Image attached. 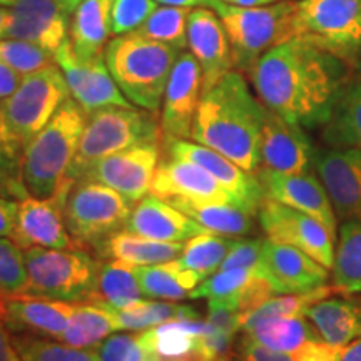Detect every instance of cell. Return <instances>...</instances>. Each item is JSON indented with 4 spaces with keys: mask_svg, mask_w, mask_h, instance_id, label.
Returning a JSON list of instances; mask_svg holds the SVG:
<instances>
[{
    "mask_svg": "<svg viewBox=\"0 0 361 361\" xmlns=\"http://www.w3.org/2000/svg\"><path fill=\"white\" fill-rule=\"evenodd\" d=\"M11 22H12L11 8H8V7H0V39L4 37V34H6L7 27L11 25Z\"/></svg>",
    "mask_w": 361,
    "mask_h": 361,
    "instance_id": "obj_57",
    "label": "cell"
},
{
    "mask_svg": "<svg viewBox=\"0 0 361 361\" xmlns=\"http://www.w3.org/2000/svg\"><path fill=\"white\" fill-rule=\"evenodd\" d=\"M206 319L216 331L224 333V335L236 336L241 331V311L229 305L207 301Z\"/></svg>",
    "mask_w": 361,
    "mask_h": 361,
    "instance_id": "obj_49",
    "label": "cell"
},
{
    "mask_svg": "<svg viewBox=\"0 0 361 361\" xmlns=\"http://www.w3.org/2000/svg\"><path fill=\"white\" fill-rule=\"evenodd\" d=\"M126 231L168 243H184L197 234L207 233L201 224L156 194L137 201L130 211Z\"/></svg>",
    "mask_w": 361,
    "mask_h": 361,
    "instance_id": "obj_25",
    "label": "cell"
},
{
    "mask_svg": "<svg viewBox=\"0 0 361 361\" xmlns=\"http://www.w3.org/2000/svg\"><path fill=\"white\" fill-rule=\"evenodd\" d=\"M263 106L301 128H323L351 82V64L305 40L269 49L247 72Z\"/></svg>",
    "mask_w": 361,
    "mask_h": 361,
    "instance_id": "obj_1",
    "label": "cell"
},
{
    "mask_svg": "<svg viewBox=\"0 0 361 361\" xmlns=\"http://www.w3.org/2000/svg\"><path fill=\"white\" fill-rule=\"evenodd\" d=\"M233 243V238L219 236V234L213 233H201L186 241L178 259L184 268L194 271L204 281L206 278L219 271Z\"/></svg>",
    "mask_w": 361,
    "mask_h": 361,
    "instance_id": "obj_40",
    "label": "cell"
},
{
    "mask_svg": "<svg viewBox=\"0 0 361 361\" xmlns=\"http://www.w3.org/2000/svg\"><path fill=\"white\" fill-rule=\"evenodd\" d=\"M219 2L229 4V6H236V7H259V6H269V4L278 2V0H219Z\"/></svg>",
    "mask_w": 361,
    "mask_h": 361,
    "instance_id": "obj_56",
    "label": "cell"
},
{
    "mask_svg": "<svg viewBox=\"0 0 361 361\" xmlns=\"http://www.w3.org/2000/svg\"><path fill=\"white\" fill-rule=\"evenodd\" d=\"M213 11L223 22L233 64L239 72H250L269 49L295 39L296 0H278L259 7H236L214 0Z\"/></svg>",
    "mask_w": 361,
    "mask_h": 361,
    "instance_id": "obj_6",
    "label": "cell"
},
{
    "mask_svg": "<svg viewBox=\"0 0 361 361\" xmlns=\"http://www.w3.org/2000/svg\"><path fill=\"white\" fill-rule=\"evenodd\" d=\"M333 288L340 295L361 293V219L343 221L333 263Z\"/></svg>",
    "mask_w": 361,
    "mask_h": 361,
    "instance_id": "obj_33",
    "label": "cell"
},
{
    "mask_svg": "<svg viewBox=\"0 0 361 361\" xmlns=\"http://www.w3.org/2000/svg\"><path fill=\"white\" fill-rule=\"evenodd\" d=\"M87 123V112L69 97L42 130L25 144L22 174L34 197H49L61 188Z\"/></svg>",
    "mask_w": 361,
    "mask_h": 361,
    "instance_id": "obj_4",
    "label": "cell"
},
{
    "mask_svg": "<svg viewBox=\"0 0 361 361\" xmlns=\"http://www.w3.org/2000/svg\"><path fill=\"white\" fill-rule=\"evenodd\" d=\"M295 39L353 66L361 56V0H296Z\"/></svg>",
    "mask_w": 361,
    "mask_h": 361,
    "instance_id": "obj_8",
    "label": "cell"
},
{
    "mask_svg": "<svg viewBox=\"0 0 361 361\" xmlns=\"http://www.w3.org/2000/svg\"><path fill=\"white\" fill-rule=\"evenodd\" d=\"M27 291L24 250L11 238L0 236V295Z\"/></svg>",
    "mask_w": 361,
    "mask_h": 361,
    "instance_id": "obj_45",
    "label": "cell"
},
{
    "mask_svg": "<svg viewBox=\"0 0 361 361\" xmlns=\"http://www.w3.org/2000/svg\"><path fill=\"white\" fill-rule=\"evenodd\" d=\"M54 61L64 72L72 99L87 112V116L102 107H133L112 79L104 56L80 61L72 51L71 39L67 37L54 54Z\"/></svg>",
    "mask_w": 361,
    "mask_h": 361,
    "instance_id": "obj_13",
    "label": "cell"
},
{
    "mask_svg": "<svg viewBox=\"0 0 361 361\" xmlns=\"http://www.w3.org/2000/svg\"><path fill=\"white\" fill-rule=\"evenodd\" d=\"M11 8L12 22L2 39H17L56 54L67 39L69 11L56 0H16Z\"/></svg>",
    "mask_w": 361,
    "mask_h": 361,
    "instance_id": "obj_23",
    "label": "cell"
},
{
    "mask_svg": "<svg viewBox=\"0 0 361 361\" xmlns=\"http://www.w3.org/2000/svg\"><path fill=\"white\" fill-rule=\"evenodd\" d=\"M74 303L30 293L0 295V322L11 335L54 336L64 335Z\"/></svg>",
    "mask_w": 361,
    "mask_h": 361,
    "instance_id": "obj_20",
    "label": "cell"
},
{
    "mask_svg": "<svg viewBox=\"0 0 361 361\" xmlns=\"http://www.w3.org/2000/svg\"><path fill=\"white\" fill-rule=\"evenodd\" d=\"M189 8L183 7H157L146 22L134 30V34L146 37L149 40H156L173 45L178 51H183L188 45V17Z\"/></svg>",
    "mask_w": 361,
    "mask_h": 361,
    "instance_id": "obj_41",
    "label": "cell"
},
{
    "mask_svg": "<svg viewBox=\"0 0 361 361\" xmlns=\"http://www.w3.org/2000/svg\"><path fill=\"white\" fill-rule=\"evenodd\" d=\"M202 96V71L192 54H179L162 97V142L189 139Z\"/></svg>",
    "mask_w": 361,
    "mask_h": 361,
    "instance_id": "obj_15",
    "label": "cell"
},
{
    "mask_svg": "<svg viewBox=\"0 0 361 361\" xmlns=\"http://www.w3.org/2000/svg\"><path fill=\"white\" fill-rule=\"evenodd\" d=\"M133 211V201L106 184L80 179L67 197L64 221L71 238L79 247L94 251L123 231Z\"/></svg>",
    "mask_w": 361,
    "mask_h": 361,
    "instance_id": "obj_9",
    "label": "cell"
},
{
    "mask_svg": "<svg viewBox=\"0 0 361 361\" xmlns=\"http://www.w3.org/2000/svg\"><path fill=\"white\" fill-rule=\"evenodd\" d=\"M356 300H358V305H360V308H361V298H356Z\"/></svg>",
    "mask_w": 361,
    "mask_h": 361,
    "instance_id": "obj_61",
    "label": "cell"
},
{
    "mask_svg": "<svg viewBox=\"0 0 361 361\" xmlns=\"http://www.w3.org/2000/svg\"><path fill=\"white\" fill-rule=\"evenodd\" d=\"M166 201L201 224L207 233L228 238H246L256 229L255 216L238 206L224 204V202L192 201L186 197H168Z\"/></svg>",
    "mask_w": 361,
    "mask_h": 361,
    "instance_id": "obj_29",
    "label": "cell"
},
{
    "mask_svg": "<svg viewBox=\"0 0 361 361\" xmlns=\"http://www.w3.org/2000/svg\"><path fill=\"white\" fill-rule=\"evenodd\" d=\"M263 119V102L252 96L245 75L229 71L202 92L191 139L255 174L261 166Z\"/></svg>",
    "mask_w": 361,
    "mask_h": 361,
    "instance_id": "obj_2",
    "label": "cell"
},
{
    "mask_svg": "<svg viewBox=\"0 0 361 361\" xmlns=\"http://www.w3.org/2000/svg\"><path fill=\"white\" fill-rule=\"evenodd\" d=\"M99 361H156L139 333H116L96 348Z\"/></svg>",
    "mask_w": 361,
    "mask_h": 361,
    "instance_id": "obj_46",
    "label": "cell"
},
{
    "mask_svg": "<svg viewBox=\"0 0 361 361\" xmlns=\"http://www.w3.org/2000/svg\"><path fill=\"white\" fill-rule=\"evenodd\" d=\"M258 221L266 238L298 247L331 271L336 236L318 219L276 201L264 200L259 207Z\"/></svg>",
    "mask_w": 361,
    "mask_h": 361,
    "instance_id": "obj_12",
    "label": "cell"
},
{
    "mask_svg": "<svg viewBox=\"0 0 361 361\" xmlns=\"http://www.w3.org/2000/svg\"><path fill=\"white\" fill-rule=\"evenodd\" d=\"M156 2L164 4V6L183 7V8H191V7L213 8L214 6V0H156Z\"/></svg>",
    "mask_w": 361,
    "mask_h": 361,
    "instance_id": "obj_54",
    "label": "cell"
},
{
    "mask_svg": "<svg viewBox=\"0 0 361 361\" xmlns=\"http://www.w3.org/2000/svg\"><path fill=\"white\" fill-rule=\"evenodd\" d=\"M151 192L164 197H186L202 202H224L233 204L234 197L219 180L204 168L186 159H176L164 154L157 164Z\"/></svg>",
    "mask_w": 361,
    "mask_h": 361,
    "instance_id": "obj_24",
    "label": "cell"
},
{
    "mask_svg": "<svg viewBox=\"0 0 361 361\" xmlns=\"http://www.w3.org/2000/svg\"><path fill=\"white\" fill-rule=\"evenodd\" d=\"M12 343L22 361H99L96 350H82L75 346L47 340L35 335H11Z\"/></svg>",
    "mask_w": 361,
    "mask_h": 361,
    "instance_id": "obj_43",
    "label": "cell"
},
{
    "mask_svg": "<svg viewBox=\"0 0 361 361\" xmlns=\"http://www.w3.org/2000/svg\"><path fill=\"white\" fill-rule=\"evenodd\" d=\"M56 2H59L61 4L62 7L66 8V11H69V12H74L75 8H78L80 4L84 2V0H56Z\"/></svg>",
    "mask_w": 361,
    "mask_h": 361,
    "instance_id": "obj_58",
    "label": "cell"
},
{
    "mask_svg": "<svg viewBox=\"0 0 361 361\" xmlns=\"http://www.w3.org/2000/svg\"><path fill=\"white\" fill-rule=\"evenodd\" d=\"M16 0H0V7H12Z\"/></svg>",
    "mask_w": 361,
    "mask_h": 361,
    "instance_id": "obj_59",
    "label": "cell"
},
{
    "mask_svg": "<svg viewBox=\"0 0 361 361\" xmlns=\"http://www.w3.org/2000/svg\"><path fill=\"white\" fill-rule=\"evenodd\" d=\"M259 156V168L283 174H310L314 171L316 147L305 128L264 106Z\"/></svg>",
    "mask_w": 361,
    "mask_h": 361,
    "instance_id": "obj_16",
    "label": "cell"
},
{
    "mask_svg": "<svg viewBox=\"0 0 361 361\" xmlns=\"http://www.w3.org/2000/svg\"><path fill=\"white\" fill-rule=\"evenodd\" d=\"M333 286H319L316 290L306 293H295V295H278L269 298L263 305L256 306L255 310L241 313V331L246 333L256 326V324L269 318H279V316H305L311 305L329 298L333 295Z\"/></svg>",
    "mask_w": 361,
    "mask_h": 361,
    "instance_id": "obj_39",
    "label": "cell"
},
{
    "mask_svg": "<svg viewBox=\"0 0 361 361\" xmlns=\"http://www.w3.org/2000/svg\"><path fill=\"white\" fill-rule=\"evenodd\" d=\"M74 186L75 180L66 178L52 196H27L20 200L12 241L17 243L22 250L34 246L54 247V250L79 247L67 231L64 221L66 202Z\"/></svg>",
    "mask_w": 361,
    "mask_h": 361,
    "instance_id": "obj_11",
    "label": "cell"
},
{
    "mask_svg": "<svg viewBox=\"0 0 361 361\" xmlns=\"http://www.w3.org/2000/svg\"><path fill=\"white\" fill-rule=\"evenodd\" d=\"M188 45L202 71V92L233 71V54L228 34L213 8L196 7L188 17Z\"/></svg>",
    "mask_w": 361,
    "mask_h": 361,
    "instance_id": "obj_22",
    "label": "cell"
},
{
    "mask_svg": "<svg viewBox=\"0 0 361 361\" xmlns=\"http://www.w3.org/2000/svg\"><path fill=\"white\" fill-rule=\"evenodd\" d=\"M306 318L318 335L333 346H346L361 338V308L353 298H324L311 305Z\"/></svg>",
    "mask_w": 361,
    "mask_h": 361,
    "instance_id": "obj_27",
    "label": "cell"
},
{
    "mask_svg": "<svg viewBox=\"0 0 361 361\" xmlns=\"http://www.w3.org/2000/svg\"><path fill=\"white\" fill-rule=\"evenodd\" d=\"M236 351L238 358L241 361H296L293 353H281V351L266 348L246 333L238 341Z\"/></svg>",
    "mask_w": 361,
    "mask_h": 361,
    "instance_id": "obj_50",
    "label": "cell"
},
{
    "mask_svg": "<svg viewBox=\"0 0 361 361\" xmlns=\"http://www.w3.org/2000/svg\"><path fill=\"white\" fill-rule=\"evenodd\" d=\"M264 189L266 200L276 201L301 213L310 214L328 228V231L336 236L338 218L333 209L326 189L322 180L316 179L313 173L310 174H283L276 171L259 168L256 171Z\"/></svg>",
    "mask_w": 361,
    "mask_h": 361,
    "instance_id": "obj_21",
    "label": "cell"
},
{
    "mask_svg": "<svg viewBox=\"0 0 361 361\" xmlns=\"http://www.w3.org/2000/svg\"><path fill=\"white\" fill-rule=\"evenodd\" d=\"M157 8L156 0H112L111 27L114 35L137 30Z\"/></svg>",
    "mask_w": 361,
    "mask_h": 361,
    "instance_id": "obj_47",
    "label": "cell"
},
{
    "mask_svg": "<svg viewBox=\"0 0 361 361\" xmlns=\"http://www.w3.org/2000/svg\"><path fill=\"white\" fill-rule=\"evenodd\" d=\"M135 276L142 296L157 301L189 300V293L202 283L201 276L184 268L178 258L159 264L135 266Z\"/></svg>",
    "mask_w": 361,
    "mask_h": 361,
    "instance_id": "obj_31",
    "label": "cell"
},
{
    "mask_svg": "<svg viewBox=\"0 0 361 361\" xmlns=\"http://www.w3.org/2000/svg\"><path fill=\"white\" fill-rule=\"evenodd\" d=\"M218 361H241V360H239L238 356H236V358H234V356L228 355V356H224V358H221V360H218Z\"/></svg>",
    "mask_w": 361,
    "mask_h": 361,
    "instance_id": "obj_60",
    "label": "cell"
},
{
    "mask_svg": "<svg viewBox=\"0 0 361 361\" xmlns=\"http://www.w3.org/2000/svg\"><path fill=\"white\" fill-rule=\"evenodd\" d=\"M142 300V291L135 276V266L121 259L101 263L97 278V295L92 301L106 303L114 308L126 306Z\"/></svg>",
    "mask_w": 361,
    "mask_h": 361,
    "instance_id": "obj_37",
    "label": "cell"
},
{
    "mask_svg": "<svg viewBox=\"0 0 361 361\" xmlns=\"http://www.w3.org/2000/svg\"><path fill=\"white\" fill-rule=\"evenodd\" d=\"M264 238H236L219 269H247L258 273Z\"/></svg>",
    "mask_w": 361,
    "mask_h": 361,
    "instance_id": "obj_48",
    "label": "cell"
},
{
    "mask_svg": "<svg viewBox=\"0 0 361 361\" xmlns=\"http://www.w3.org/2000/svg\"><path fill=\"white\" fill-rule=\"evenodd\" d=\"M24 144L8 124L0 104V197L20 201L30 196L22 174Z\"/></svg>",
    "mask_w": 361,
    "mask_h": 361,
    "instance_id": "obj_38",
    "label": "cell"
},
{
    "mask_svg": "<svg viewBox=\"0 0 361 361\" xmlns=\"http://www.w3.org/2000/svg\"><path fill=\"white\" fill-rule=\"evenodd\" d=\"M112 331H116L114 319L106 306L94 301H84V303H74V313L71 316L64 335L59 340L75 348L96 350L106 338H109Z\"/></svg>",
    "mask_w": 361,
    "mask_h": 361,
    "instance_id": "obj_36",
    "label": "cell"
},
{
    "mask_svg": "<svg viewBox=\"0 0 361 361\" xmlns=\"http://www.w3.org/2000/svg\"><path fill=\"white\" fill-rule=\"evenodd\" d=\"M276 295H295L324 286L329 269L298 247L264 238L258 271Z\"/></svg>",
    "mask_w": 361,
    "mask_h": 361,
    "instance_id": "obj_19",
    "label": "cell"
},
{
    "mask_svg": "<svg viewBox=\"0 0 361 361\" xmlns=\"http://www.w3.org/2000/svg\"><path fill=\"white\" fill-rule=\"evenodd\" d=\"M211 331H214V328L200 316L171 319L146 331H139V336L156 361H180L196 351L200 336Z\"/></svg>",
    "mask_w": 361,
    "mask_h": 361,
    "instance_id": "obj_26",
    "label": "cell"
},
{
    "mask_svg": "<svg viewBox=\"0 0 361 361\" xmlns=\"http://www.w3.org/2000/svg\"><path fill=\"white\" fill-rule=\"evenodd\" d=\"M99 303V301H94ZM106 306L112 319H114L116 331H146L149 328H154L171 319L184 318H200L197 311L192 306L174 305L173 301H146L139 300L135 303L126 306V308H114L106 303H99Z\"/></svg>",
    "mask_w": 361,
    "mask_h": 361,
    "instance_id": "obj_32",
    "label": "cell"
},
{
    "mask_svg": "<svg viewBox=\"0 0 361 361\" xmlns=\"http://www.w3.org/2000/svg\"><path fill=\"white\" fill-rule=\"evenodd\" d=\"M161 141L162 130L154 112L134 107H102L89 114L67 178L78 183L104 157Z\"/></svg>",
    "mask_w": 361,
    "mask_h": 361,
    "instance_id": "obj_5",
    "label": "cell"
},
{
    "mask_svg": "<svg viewBox=\"0 0 361 361\" xmlns=\"http://www.w3.org/2000/svg\"><path fill=\"white\" fill-rule=\"evenodd\" d=\"M0 62L11 67L20 75H27L54 64V54L44 51L39 45L17 39H0Z\"/></svg>",
    "mask_w": 361,
    "mask_h": 361,
    "instance_id": "obj_44",
    "label": "cell"
},
{
    "mask_svg": "<svg viewBox=\"0 0 361 361\" xmlns=\"http://www.w3.org/2000/svg\"><path fill=\"white\" fill-rule=\"evenodd\" d=\"M19 201L0 197V236L11 238L16 231V218Z\"/></svg>",
    "mask_w": 361,
    "mask_h": 361,
    "instance_id": "obj_51",
    "label": "cell"
},
{
    "mask_svg": "<svg viewBox=\"0 0 361 361\" xmlns=\"http://www.w3.org/2000/svg\"><path fill=\"white\" fill-rule=\"evenodd\" d=\"M246 335L266 348L281 353H295L308 341L322 338L306 316H279L264 319L246 331Z\"/></svg>",
    "mask_w": 361,
    "mask_h": 361,
    "instance_id": "obj_35",
    "label": "cell"
},
{
    "mask_svg": "<svg viewBox=\"0 0 361 361\" xmlns=\"http://www.w3.org/2000/svg\"><path fill=\"white\" fill-rule=\"evenodd\" d=\"M340 361H361V338L343 346Z\"/></svg>",
    "mask_w": 361,
    "mask_h": 361,
    "instance_id": "obj_55",
    "label": "cell"
},
{
    "mask_svg": "<svg viewBox=\"0 0 361 361\" xmlns=\"http://www.w3.org/2000/svg\"><path fill=\"white\" fill-rule=\"evenodd\" d=\"M314 173L326 189L336 218L361 219V151L355 147L316 149Z\"/></svg>",
    "mask_w": 361,
    "mask_h": 361,
    "instance_id": "obj_18",
    "label": "cell"
},
{
    "mask_svg": "<svg viewBox=\"0 0 361 361\" xmlns=\"http://www.w3.org/2000/svg\"><path fill=\"white\" fill-rule=\"evenodd\" d=\"M71 96L64 72L56 62L22 75L19 87L0 101L13 133L25 144L56 116L59 107Z\"/></svg>",
    "mask_w": 361,
    "mask_h": 361,
    "instance_id": "obj_10",
    "label": "cell"
},
{
    "mask_svg": "<svg viewBox=\"0 0 361 361\" xmlns=\"http://www.w3.org/2000/svg\"><path fill=\"white\" fill-rule=\"evenodd\" d=\"M179 57L173 45L149 40L130 32L107 44L104 59L112 79L129 102L149 112L162 106L166 85Z\"/></svg>",
    "mask_w": 361,
    "mask_h": 361,
    "instance_id": "obj_3",
    "label": "cell"
},
{
    "mask_svg": "<svg viewBox=\"0 0 361 361\" xmlns=\"http://www.w3.org/2000/svg\"><path fill=\"white\" fill-rule=\"evenodd\" d=\"M258 273L247 269H219L189 293V300H207L238 308L239 298Z\"/></svg>",
    "mask_w": 361,
    "mask_h": 361,
    "instance_id": "obj_42",
    "label": "cell"
},
{
    "mask_svg": "<svg viewBox=\"0 0 361 361\" xmlns=\"http://www.w3.org/2000/svg\"><path fill=\"white\" fill-rule=\"evenodd\" d=\"M111 8L112 0H84L74 11L69 39L80 61L102 56L104 44L112 34Z\"/></svg>",
    "mask_w": 361,
    "mask_h": 361,
    "instance_id": "obj_28",
    "label": "cell"
},
{
    "mask_svg": "<svg viewBox=\"0 0 361 361\" xmlns=\"http://www.w3.org/2000/svg\"><path fill=\"white\" fill-rule=\"evenodd\" d=\"M323 141L329 147H355L361 151V78L351 80L329 121L323 126Z\"/></svg>",
    "mask_w": 361,
    "mask_h": 361,
    "instance_id": "obj_34",
    "label": "cell"
},
{
    "mask_svg": "<svg viewBox=\"0 0 361 361\" xmlns=\"http://www.w3.org/2000/svg\"><path fill=\"white\" fill-rule=\"evenodd\" d=\"M0 361H22L20 355L13 346L11 333L7 331L2 322H0Z\"/></svg>",
    "mask_w": 361,
    "mask_h": 361,
    "instance_id": "obj_53",
    "label": "cell"
},
{
    "mask_svg": "<svg viewBox=\"0 0 361 361\" xmlns=\"http://www.w3.org/2000/svg\"><path fill=\"white\" fill-rule=\"evenodd\" d=\"M22 75L11 67L0 62V101L13 94V90L19 87Z\"/></svg>",
    "mask_w": 361,
    "mask_h": 361,
    "instance_id": "obj_52",
    "label": "cell"
},
{
    "mask_svg": "<svg viewBox=\"0 0 361 361\" xmlns=\"http://www.w3.org/2000/svg\"><path fill=\"white\" fill-rule=\"evenodd\" d=\"M183 247V243L157 241L123 229L107 238L96 252L99 258L121 259L134 266H147L179 258Z\"/></svg>",
    "mask_w": 361,
    "mask_h": 361,
    "instance_id": "obj_30",
    "label": "cell"
},
{
    "mask_svg": "<svg viewBox=\"0 0 361 361\" xmlns=\"http://www.w3.org/2000/svg\"><path fill=\"white\" fill-rule=\"evenodd\" d=\"M162 151L171 157H176V159L191 161L194 164L204 168L231 192L238 207L258 218L259 207L266 196L256 174L239 168L231 159L219 154L214 149L202 146L200 142H191L188 139L164 141L162 142Z\"/></svg>",
    "mask_w": 361,
    "mask_h": 361,
    "instance_id": "obj_14",
    "label": "cell"
},
{
    "mask_svg": "<svg viewBox=\"0 0 361 361\" xmlns=\"http://www.w3.org/2000/svg\"><path fill=\"white\" fill-rule=\"evenodd\" d=\"M161 161V144H141L99 161L82 179L106 184L129 201L137 202L151 192L157 164Z\"/></svg>",
    "mask_w": 361,
    "mask_h": 361,
    "instance_id": "obj_17",
    "label": "cell"
},
{
    "mask_svg": "<svg viewBox=\"0 0 361 361\" xmlns=\"http://www.w3.org/2000/svg\"><path fill=\"white\" fill-rule=\"evenodd\" d=\"M24 256L25 293L69 303H84L96 298L101 261L82 247L54 250L34 246L24 250Z\"/></svg>",
    "mask_w": 361,
    "mask_h": 361,
    "instance_id": "obj_7",
    "label": "cell"
}]
</instances>
